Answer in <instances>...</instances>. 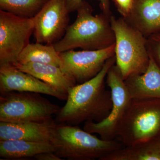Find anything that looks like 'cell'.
<instances>
[{
	"mask_svg": "<svg viewBox=\"0 0 160 160\" xmlns=\"http://www.w3.org/2000/svg\"><path fill=\"white\" fill-rule=\"evenodd\" d=\"M115 63L114 55L106 61L95 77L70 89L66 104L56 115V122L78 126L89 121L100 122L107 117L111 110L112 101L110 90L106 88L105 80Z\"/></svg>",
	"mask_w": 160,
	"mask_h": 160,
	"instance_id": "obj_1",
	"label": "cell"
},
{
	"mask_svg": "<svg viewBox=\"0 0 160 160\" xmlns=\"http://www.w3.org/2000/svg\"><path fill=\"white\" fill-rule=\"evenodd\" d=\"M74 22L68 26L63 38L53 44L58 52L81 48L83 50H99L115 43L110 16L101 13L94 15L92 7L86 1L76 10Z\"/></svg>",
	"mask_w": 160,
	"mask_h": 160,
	"instance_id": "obj_2",
	"label": "cell"
},
{
	"mask_svg": "<svg viewBox=\"0 0 160 160\" xmlns=\"http://www.w3.org/2000/svg\"><path fill=\"white\" fill-rule=\"evenodd\" d=\"M53 144L55 153L62 159L69 160H102L125 146L116 139L103 140L77 126L64 124H57Z\"/></svg>",
	"mask_w": 160,
	"mask_h": 160,
	"instance_id": "obj_3",
	"label": "cell"
},
{
	"mask_svg": "<svg viewBox=\"0 0 160 160\" xmlns=\"http://www.w3.org/2000/svg\"><path fill=\"white\" fill-rule=\"evenodd\" d=\"M110 23L115 38L116 65L123 80L144 73L150 59L147 38L124 18L111 15Z\"/></svg>",
	"mask_w": 160,
	"mask_h": 160,
	"instance_id": "obj_4",
	"label": "cell"
},
{
	"mask_svg": "<svg viewBox=\"0 0 160 160\" xmlns=\"http://www.w3.org/2000/svg\"><path fill=\"white\" fill-rule=\"evenodd\" d=\"M160 138V99H132L116 139L124 146Z\"/></svg>",
	"mask_w": 160,
	"mask_h": 160,
	"instance_id": "obj_5",
	"label": "cell"
},
{
	"mask_svg": "<svg viewBox=\"0 0 160 160\" xmlns=\"http://www.w3.org/2000/svg\"><path fill=\"white\" fill-rule=\"evenodd\" d=\"M39 93L12 91L0 95V122L25 123L52 119L61 108Z\"/></svg>",
	"mask_w": 160,
	"mask_h": 160,
	"instance_id": "obj_6",
	"label": "cell"
},
{
	"mask_svg": "<svg viewBox=\"0 0 160 160\" xmlns=\"http://www.w3.org/2000/svg\"><path fill=\"white\" fill-rule=\"evenodd\" d=\"M106 79L111 92V111L107 117L100 122L84 123L83 129L92 134H98L102 139L110 141L116 138L118 129L132 98L116 65L112 66Z\"/></svg>",
	"mask_w": 160,
	"mask_h": 160,
	"instance_id": "obj_7",
	"label": "cell"
},
{
	"mask_svg": "<svg viewBox=\"0 0 160 160\" xmlns=\"http://www.w3.org/2000/svg\"><path fill=\"white\" fill-rule=\"evenodd\" d=\"M34 31L32 18L20 17L0 10V65H14L29 44Z\"/></svg>",
	"mask_w": 160,
	"mask_h": 160,
	"instance_id": "obj_8",
	"label": "cell"
},
{
	"mask_svg": "<svg viewBox=\"0 0 160 160\" xmlns=\"http://www.w3.org/2000/svg\"><path fill=\"white\" fill-rule=\"evenodd\" d=\"M115 44L99 50L60 52L62 70L78 84L91 79L101 71L106 61L115 55Z\"/></svg>",
	"mask_w": 160,
	"mask_h": 160,
	"instance_id": "obj_9",
	"label": "cell"
},
{
	"mask_svg": "<svg viewBox=\"0 0 160 160\" xmlns=\"http://www.w3.org/2000/svg\"><path fill=\"white\" fill-rule=\"evenodd\" d=\"M65 0H49L32 18L36 42L53 45L64 36L69 26Z\"/></svg>",
	"mask_w": 160,
	"mask_h": 160,
	"instance_id": "obj_10",
	"label": "cell"
},
{
	"mask_svg": "<svg viewBox=\"0 0 160 160\" xmlns=\"http://www.w3.org/2000/svg\"><path fill=\"white\" fill-rule=\"evenodd\" d=\"M12 91L46 94L62 100H66L68 96L13 65H0V92Z\"/></svg>",
	"mask_w": 160,
	"mask_h": 160,
	"instance_id": "obj_11",
	"label": "cell"
},
{
	"mask_svg": "<svg viewBox=\"0 0 160 160\" xmlns=\"http://www.w3.org/2000/svg\"><path fill=\"white\" fill-rule=\"evenodd\" d=\"M57 125L53 119L41 122H0V140H22L53 144Z\"/></svg>",
	"mask_w": 160,
	"mask_h": 160,
	"instance_id": "obj_12",
	"label": "cell"
},
{
	"mask_svg": "<svg viewBox=\"0 0 160 160\" xmlns=\"http://www.w3.org/2000/svg\"><path fill=\"white\" fill-rule=\"evenodd\" d=\"M124 82L132 99H160V67L151 53L146 71L129 77Z\"/></svg>",
	"mask_w": 160,
	"mask_h": 160,
	"instance_id": "obj_13",
	"label": "cell"
},
{
	"mask_svg": "<svg viewBox=\"0 0 160 160\" xmlns=\"http://www.w3.org/2000/svg\"><path fill=\"white\" fill-rule=\"evenodd\" d=\"M146 38L160 31V0H134L130 14L124 18Z\"/></svg>",
	"mask_w": 160,
	"mask_h": 160,
	"instance_id": "obj_14",
	"label": "cell"
},
{
	"mask_svg": "<svg viewBox=\"0 0 160 160\" xmlns=\"http://www.w3.org/2000/svg\"><path fill=\"white\" fill-rule=\"evenodd\" d=\"M13 66L67 95L70 89L77 85L76 82L65 73L60 67L54 65L29 63L16 64Z\"/></svg>",
	"mask_w": 160,
	"mask_h": 160,
	"instance_id": "obj_15",
	"label": "cell"
},
{
	"mask_svg": "<svg viewBox=\"0 0 160 160\" xmlns=\"http://www.w3.org/2000/svg\"><path fill=\"white\" fill-rule=\"evenodd\" d=\"M54 144L47 142H36L22 140H0V157L5 160L34 158L45 152H54Z\"/></svg>",
	"mask_w": 160,
	"mask_h": 160,
	"instance_id": "obj_16",
	"label": "cell"
},
{
	"mask_svg": "<svg viewBox=\"0 0 160 160\" xmlns=\"http://www.w3.org/2000/svg\"><path fill=\"white\" fill-rule=\"evenodd\" d=\"M102 160H160V138L124 146Z\"/></svg>",
	"mask_w": 160,
	"mask_h": 160,
	"instance_id": "obj_17",
	"label": "cell"
},
{
	"mask_svg": "<svg viewBox=\"0 0 160 160\" xmlns=\"http://www.w3.org/2000/svg\"><path fill=\"white\" fill-rule=\"evenodd\" d=\"M61 62L59 52L56 51L53 45L36 42L29 43L23 49L18 57L16 64L38 63L60 67Z\"/></svg>",
	"mask_w": 160,
	"mask_h": 160,
	"instance_id": "obj_18",
	"label": "cell"
},
{
	"mask_svg": "<svg viewBox=\"0 0 160 160\" xmlns=\"http://www.w3.org/2000/svg\"><path fill=\"white\" fill-rule=\"evenodd\" d=\"M46 2L44 0H0V10L20 17L33 18Z\"/></svg>",
	"mask_w": 160,
	"mask_h": 160,
	"instance_id": "obj_19",
	"label": "cell"
},
{
	"mask_svg": "<svg viewBox=\"0 0 160 160\" xmlns=\"http://www.w3.org/2000/svg\"><path fill=\"white\" fill-rule=\"evenodd\" d=\"M85 0H65L66 7L69 13L76 11L81 3ZM100 8L103 13L111 16L110 11V0H99Z\"/></svg>",
	"mask_w": 160,
	"mask_h": 160,
	"instance_id": "obj_20",
	"label": "cell"
},
{
	"mask_svg": "<svg viewBox=\"0 0 160 160\" xmlns=\"http://www.w3.org/2000/svg\"><path fill=\"white\" fill-rule=\"evenodd\" d=\"M148 49L158 65H160V33L147 38Z\"/></svg>",
	"mask_w": 160,
	"mask_h": 160,
	"instance_id": "obj_21",
	"label": "cell"
},
{
	"mask_svg": "<svg viewBox=\"0 0 160 160\" xmlns=\"http://www.w3.org/2000/svg\"><path fill=\"white\" fill-rule=\"evenodd\" d=\"M115 4L118 11L123 18L128 16L132 9L134 0H112Z\"/></svg>",
	"mask_w": 160,
	"mask_h": 160,
	"instance_id": "obj_22",
	"label": "cell"
},
{
	"mask_svg": "<svg viewBox=\"0 0 160 160\" xmlns=\"http://www.w3.org/2000/svg\"><path fill=\"white\" fill-rule=\"evenodd\" d=\"M34 159L38 160H62L54 152H45L37 155Z\"/></svg>",
	"mask_w": 160,
	"mask_h": 160,
	"instance_id": "obj_23",
	"label": "cell"
},
{
	"mask_svg": "<svg viewBox=\"0 0 160 160\" xmlns=\"http://www.w3.org/2000/svg\"><path fill=\"white\" fill-rule=\"evenodd\" d=\"M44 1H46V2H47V1H49V0H44Z\"/></svg>",
	"mask_w": 160,
	"mask_h": 160,
	"instance_id": "obj_24",
	"label": "cell"
}]
</instances>
